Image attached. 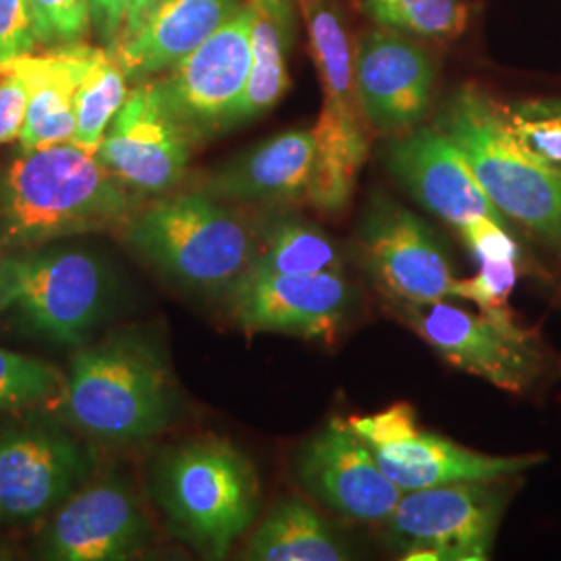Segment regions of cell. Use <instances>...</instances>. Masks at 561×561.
<instances>
[{"instance_id": "cell-1", "label": "cell", "mask_w": 561, "mask_h": 561, "mask_svg": "<svg viewBox=\"0 0 561 561\" xmlns=\"http://www.w3.org/2000/svg\"><path fill=\"white\" fill-rule=\"evenodd\" d=\"M129 217V190L71 141L21 150L0 175V248L7 250L106 231Z\"/></svg>"}, {"instance_id": "cell-2", "label": "cell", "mask_w": 561, "mask_h": 561, "mask_svg": "<svg viewBox=\"0 0 561 561\" xmlns=\"http://www.w3.org/2000/svg\"><path fill=\"white\" fill-rule=\"evenodd\" d=\"M435 127L458 146L503 217L561 254V175L522 150L502 104L466 83L443 104Z\"/></svg>"}, {"instance_id": "cell-3", "label": "cell", "mask_w": 561, "mask_h": 561, "mask_svg": "<svg viewBox=\"0 0 561 561\" xmlns=\"http://www.w3.org/2000/svg\"><path fill=\"white\" fill-rule=\"evenodd\" d=\"M157 497L181 539L202 556L222 560L256 520L261 484L233 443L202 437L162 454Z\"/></svg>"}, {"instance_id": "cell-4", "label": "cell", "mask_w": 561, "mask_h": 561, "mask_svg": "<svg viewBox=\"0 0 561 561\" xmlns=\"http://www.w3.org/2000/svg\"><path fill=\"white\" fill-rule=\"evenodd\" d=\"M62 400L78 428L106 443L150 439L175 412L171 373L161 352L140 337L81 352Z\"/></svg>"}, {"instance_id": "cell-5", "label": "cell", "mask_w": 561, "mask_h": 561, "mask_svg": "<svg viewBox=\"0 0 561 561\" xmlns=\"http://www.w3.org/2000/svg\"><path fill=\"white\" fill-rule=\"evenodd\" d=\"M125 240L167 277L204 291L231 289L259 248L250 227L206 192L141 208L125 222Z\"/></svg>"}, {"instance_id": "cell-6", "label": "cell", "mask_w": 561, "mask_h": 561, "mask_svg": "<svg viewBox=\"0 0 561 561\" xmlns=\"http://www.w3.org/2000/svg\"><path fill=\"white\" fill-rule=\"evenodd\" d=\"M387 306L451 366L503 391H533L553 370L537 331L516 321H493L449 300H387Z\"/></svg>"}, {"instance_id": "cell-7", "label": "cell", "mask_w": 561, "mask_h": 561, "mask_svg": "<svg viewBox=\"0 0 561 561\" xmlns=\"http://www.w3.org/2000/svg\"><path fill=\"white\" fill-rule=\"evenodd\" d=\"M507 481L405 491L385 522L387 541L403 560H489L510 502Z\"/></svg>"}, {"instance_id": "cell-8", "label": "cell", "mask_w": 561, "mask_h": 561, "mask_svg": "<svg viewBox=\"0 0 561 561\" xmlns=\"http://www.w3.org/2000/svg\"><path fill=\"white\" fill-rule=\"evenodd\" d=\"M347 422L403 493L456 482L514 479L547 461L545 454L491 456L461 447L424 431L416 410L403 401L377 414L352 416Z\"/></svg>"}, {"instance_id": "cell-9", "label": "cell", "mask_w": 561, "mask_h": 561, "mask_svg": "<svg viewBox=\"0 0 561 561\" xmlns=\"http://www.w3.org/2000/svg\"><path fill=\"white\" fill-rule=\"evenodd\" d=\"M356 254L387 300H451L458 279L437 233L389 196L377 194L368 202Z\"/></svg>"}, {"instance_id": "cell-10", "label": "cell", "mask_w": 561, "mask_h": 561, "mask_svg": "<svg viewBox=\"0 0 561 561\" xmlns=\"http://www.w3.org/2000/svg\"><path fill=\"white\" fill-rule=\"evenodd\" d=\"M248 2L159 80L162 99L194 141L231 129L252 69Z\"/></svg>"}, {"instance_id": "cell-11", "label": "cell", "mask_w": 561, "mask_h": 561, "mask_svg": "<svg viewBox=\"0 0 561 561\" xmlns=\"http://www.w3.org/2000/svg\"><path fill=\"white\" fill-rule=\"evenodd\" d=\"M194 144L164 104L159 80H144L111 121L96 157L129 192L161 196L180 185Z\"/></svg>"}, {"instance_id": "cell-12", "label": "cell", "mask_w": 561, "mask_h": 561, "mask_svg": "<svg viewBox=\"0 0 561 561\" xmlns=\"http://www.w3.org/2000/svg\"><path fill=\"white\" fill-rule=\"evenodd\" d=\"M296 474L314 502L345 520L387 522L403 495L373 449L337 416L301 445Z\"/></svg>"}, {"instance_id": "cell-13", "label": "cell", "mask_w": 561, "mask_h": 561, "mask_svg": "<svg viewBox=\"0 0 561 561\" xmlns=\"http://www.w3.org/2000/svg\"><path fill=\"white\" fill-rule=\"evenodd\" d=\"M435 88V65L412 36L377 27L354 50V92L362 119L382 136L421 125Z\"/></svg>"}, {"instance_id": "cell-14", "label": "cell", "mask_w": 561, "mask_h": 561, "mask_svg": "<svg viewBox=\"0 0 561 561\" xmlns=\"http://www.w3.org/2000/svg\"><path fill=\"white\" fill-rule=\"evenodd\" d=\"M233 314L245 331L335 341L352 306L341 273L280 275L248 268L231 289Z\"/></svg>"}, {"instance_id": "cell-15", "label": "cell", "mask_w": 561, "mask_h": 561, "mask_svg": "<svg viewBox=\"0 0 561 561\" xmlns=\"http://www.w3.org/2000/svg\"><path fill=\"white\" fill-rule=\"evenodd\" d=\"M13 271L15 304L53 340L80 343L101 319L111 283L96 256L60 250L13 259Z\"/></svg>"}, {"instance_id": "cell-16", "label": "cell", "mask_w": 561, "mask_h": 561, "mask_svg": "<svg viewBox=\"0 0 561 561\" xmlns=\"http://www.w3.org/2000/svg\"><path fill=\"white\" fill-rule=\"evenodd\" d=\"M389 173L428 213L456 227L489 217L510 225L489 201L458 146L433 127H414L382 148Z\"/></svg>"}, {"instance_id": "cell-17", "label": "cell", "mask_w": 561, "mask_h": 561, "mask_svg": "<svg viewBox=\"0 0 561 561\" xmlns=\"http://www.w3.org/2000/svg\"><path fill=\"white\" fill-rule=\"evenodd\" d=\"M150 541L140 503L117 482L73 493L42 537V556L55 561H121L136 558Z\"/></svg>"}, {"instance_id": "cell-18", "label": "cell", "mask_w": 561, "mask_h": 561, "mask_svg": "<svg viewBox=\"0 0 561 561\" xmlns=\"http://www.w3.org/2000/svg\"><path fill=\"white\" fill-rule=\"evenodd\" d=\"M80 447L50 428L0 439V518L25 524L67 502L88 477Z\"/></svg>"}, {"instance_id": "cell-19", "label": "cell", "mask_w": 561, "mask_h": 561, "mask_svg": "<svg viewBox=\"0 0 561 561\" xmlns=\"http://www.w3.org/2000/svg\"><path fill=\"white\" fill-rule=\"evenodd\" d=\"M243 4L241 0H157L140 23L121 36L113 53L127 80H150L192 55Z\"/></svg>"}, {"instance_id": "cell-20", "label": "cell", "mask_w": 561, "mask_h": 561, "mask_svg": "<svg viewBox=\"0 0 561 561\" xmlns=\"http://www.w3.org/2000/svg\"><path fill=\"white\" fill-rule=\"evenodd\" d=\"M312 159V129H289L254 144L215 169L202 192L217 201L262 204L306 201Z\"/></svg>"}, {"instance_id": "cell-21", "label": "cell", "mask_w": 561, "mask_h": 561, "mask_svg": "<svg viewBox=\"0 0 561 561\" xmlns=\"http://www.w3.org/2000/svg\"><path fill=\"white\" fill-rule=\"evenodd\" d=\"M88 44L53 48L44 55H21L0 65L27 88V113L21 129V150H41L71 141L76 134V94L88 59Z\"/></svg>"}, {"instance_id": "cell-22", "label": "cell", "mask_w": 561, "mask_h": 561, "mask_svg": "<svg viewBox=\"0 0 561 561\" xmlns=\"http://www.w3.org/2000/svg\"><path fill=\"white\" fill-rule=\"evenodd\" d=\"M314 159L308 198L321 215H341L354 196L368 140L358 106L322 101L321 115L312 127Z\"/></svg>"}, {"instance_id": "cell-23", "label": "cell", "mask_w": 561, "mask_h": 561, "mask_svg": "<svg viewBox=\"0 0 561 561\" xmlns=\"http://www.w3.org/2000/svg\"><path fill=\"white\" fill-rule=\"evenodd\" d=\"M252 18V69L231 127L259 119L289 88L287 50L294 38L291 0H248Z\"/></svg>"}, {"instance_id": "cell-24", "label": "cell", "mask_w": 561, "mask_h": 561, "mask_svg": "<svg viewBox=\"0 0 561 561\" xmlns=\"http://www.w3.org/2000/svg\"><path fill=\"white\" fill-rule=\"evenodd\" d=\"M252 561H341L350 551L321 514L300 497L280 500L245 547Z\"/></svg>"}, {"instance_id": "cell-25", "label": "cell", "mask_w": 561, "mask_h": 561, "mask_svg": "<svg viewBox=\"0 0 561 561\" xmlns=\"http://www.w3.org/2000/svg\"><path fill=\"white\" fill-rule=\"evenodd\" d=\"M250 268L280 275L341 273L343 256L340 245L317 222L285 213L264 229Z\"/></svg>"}, {"instance_id": "cell-26", "label": "cell", "mask_w": 561, "mask_h": 561, "mask_svg": "<svg viewBox=\"0 0 561 561\" xmlns=\"http://www.w3.org/2000/svg\"><path fill=\"white\" fill-rule=\"evenodd\" d=\"M127 76L113 48L90 46L76 94V134L71 144L96 154L104 134L127 99Z\"/></svg>"}, {"instance_id": "cell-27", "label": "cell", "mask_w": 561, "mask_h": 561, "mask_svg": "<svg viewBox=\"0 0 561 561\" xmlns=\"http://www.w3.org/2000/svg\"><path fill=\"white\" fill-rule=\"evenodd\" d=\"M306 23L322 83V101L358 106L354 92V53L331 0H306Z\"/></svg>"}, {"instance_id": "cell-28", "label": "cell", "mask_w": 561, "mask_h": 561, "mask_svg": "<svg viewBox=\"0 0 561 561\" xmlns=\"http://www.w3.org/2000/svg\"><path fill=\"white\" fill-rule=\"evenodd\" d=\"M360 9L377 27L393 30L412 38H454L466 27L461 0H358Z\"/></svg>"}, {"instance_id": "cell-29", "label": "cell", "mask_w": 561, "mask_h": 561, "mask_svg": "<svg viewBox=\"0 0 561 561\" xmlns=\"http://www.w3.org/2000/svg\"><path fill=\"white\" fill-rule=\"evenodd\" d=\"M502 115L522 150L561 175L560 96H537L502 104Z\"/></svg>"}, {"instance_id": "cell-30", "label": "cell", "mask_w": 561, "mask_h": 561, "mask_svg": "<svg viewBox=\"0 0 561 561\" xmlns=\"http://www.w3.org/2000/svg\"><path fill=\"white\" fill-rule=\"evenodd\" d=\"M60 389L55 366L0 347V410H20L53 398Z\"/></svg>"}, {"instance_id": "cell-31", "label": "cell", "mask_w": 561, "mask_h": 561, "mask_svg": "<svg viewBox=\"0 0 561 561\" xmlns=\"http://www.w3.org/2000/svg\"><path fill=\"white\" fill-rule=\"evenodd\" d=\"M524 271V262H479V273L468 279H458L451 289V300L474 304L479 312L500 322L516 321L510 310V296L516 289Z\"/></svg>"}, {"instance_id": "cell-32", "label": "cell", "mask_w": 561, "mask_h": 561, "mask_svg": "<svg viewBox=\"0 0 561 561\" xmlns=\"http://www.w3.org/2000/svg\"><path fill=\"white\" fill-rule=\"evenodd\" d=\"M27 4L44 48L80 44L92 32L90 0H27Z\"/></svg>"}, {"instance_id": "cell-33", "label": "cell", "mask_w": 561, "mask_h": 561, "mask_svg": "<svg viewBox=\"0 0 561 561\" xmlns=\"http://www.w3.org/2000/svg\"><path fill=\"white\" fill-rule=\"evenodd\" d=\"M460 240L474 262L526 261L520 241L514 236V227L481 217L458 227Z\"/></svg>"}, {"instance_id": "cell-34", "label": "cell", "mask_w": 561, "mask_h": 561, "mask_svg": "<svg viewBox=\"0 0 561 561\" xmlns=\"http://www.w3.org/2000/svg\"><path fill=\"white\" fill-rule=\"evenodd\" d=\"M41 46L27 0H0V65Z\"/></svg>"}, {"instance_id": "cell-35", "label": "cell", "mask_w": 561, "mask_h": 561, "mask_svg": "<svg viewBox=\"0 0 561 561\" xmlns=\"http://www.w3.org/2000/svg\"><path fill=\"white\" fill-rule=\"evenodd\" d=\"M27 113V88L15 73L0 71V146L20 140Z\"/></svg>"}, {"instance_id": "cell-36", "label": "cell", "mask_w": 561, "mask_h": 561, "mask_svg": "<svg viewBox=\"0 0 561 561\" xmlns=\"http://www.w3.org/2000/svg\"><path fill=\"white\" fill-rule=\"evenodd\" d=\"M92 32L102 46L113 48L125 23V0H90Z\"/></svg>"}, {"instance_id": "cell-37", "label": "cell", "mask_w": 561, "mask_h": 561, "mask_svg": "<svg viewBox=\"0 0 561 561\" xmlns=\"http://www.w3.org/2000/svg\"><path fill=\"white\" fill-rule=\"evenodd\" d=\"M15 271L13 259H0V314L15 304Z\"/></svg>"}, {"instance_id": "cell-38", "label": "cell", "mask_w": 561, "mask_h": 561, "mask_svg": "<svg viewBox=\"0 0 561 561\" xmlns=\"http://www.w3.org/2000/svg\"><path fill=\"white\" fill-rule=\"evenodd\" d=\"M154 2H157V0H125V23H123L121 36H123L125 32L134 30Z\"/></svg>"}]
</instances>
